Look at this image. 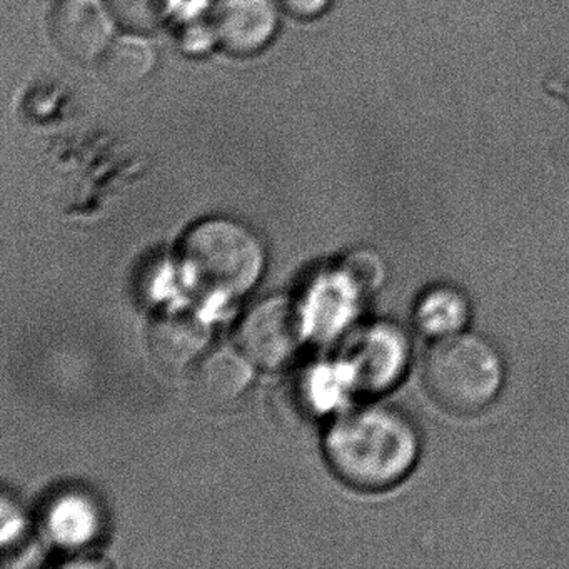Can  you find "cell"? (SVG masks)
Instances as JSON below:
<instances>
[{
    "label": "cell",
    "instance_id": "6da1fadb",
    "mask_svg": "<svg viewBox=\"0 0 569 569\" xmlns=\"http://www.w3.org/2000/svg\"><path fill=\"white\" fill-rule=\"evenodd\" d=\"M325 458L346 485L385 491L415 469L421 438L415 422L392 406L349 409L326 429Z\"/></svg>",
    "mask_w": 569,
    "mask_h": 569
},
{
    "label": "cell",
    "instance_id": "7a4b0ae2",
    "mask_svg": "<svg viewBox=\"0 0 569 569\" xmlns=\"http://www.w3.org/2000/svg\"><path fill=\"white\" fill-rule=\"evenodd\" d=\"M178 258L188 288L216 301L244 298L266 269L261 238L244 222L226 216L196 222L182 238Z\"/></svg>",
    "mask_w": 569,
    "mask_h": 569
},
{
    "label": "cell",
    "instance_id": "3957f363",
    "mask_svg": "<svg viewBox=\"0 0 569 569\" xmlns=\"http://www.w3.org/2000/svg\"><path fill=\"white\" fill-rule=\"evenodd\" d=\"M422 378L439 406L458 415H475L501 392L505 361L491 341L461 331L435 339L422 362Z\"/></svg>",
    "mask_w": 569,
    "mask_h": 569
},
{
    "label": "cell",
    "instance_id": "277c9868",
    "mask_svg": "<svg viewBox=\"0 0 569 569\" xmlns=\"http://www.w3.org/2000/svg\"><path fill=\"white\" fill-rule=\"evenodd\" d=\"M308 315L301 302L288 296H269L242 315L236 328V346L256 368L292 365L308 338Z\"/></svg>",
    "mask_w": 569,
    "mask_h": 569
},
{
    "label": "cell",
    "instance_id": "5b68a950",
    "mask_svg": "<svg viewBox=\"0 0 569 569\" xmlns=\"http://www.w3.org/2000/svg\"><path fill=\"white\" fill-rule=\"evenodd\" d=\"M411 356L408 336L391 322H375L356 332L342 349L339 372L348 388L388 391L405 376Z\"/></svg>",
    "mask_w": 569,
    "mask_h": 569
},
{
    "label": "cell",
    "instance_id": "8992f818",
    "mask_svg": "<svg viewBox=\"0 0 569 569\" xmlns=\"http://www.w3.org/2000/svg\"><path fill=\"white\" fill-rule=\"evenodd\" d=\"M116 19L108 0H58L51 34L59 51L79 64L101 61L114 42Z\"/></svg>",
    "mask_w": 569,
    "mask_h": 569
},
{
    "label": "cell",
    "instance_id": "52a82bcc",
    "mask_svg": "<svg viewBox=\"0 0 569 569\" xmlns=\"http://www.w3.org/2000/svg\"><path fill=\"white\" fill-rule=\"evenodd\" d=\"M216 44L232 56H252L266 48L279 28L272 0H218L209 16Z\"/></svg>",
    "mask_w": 569,
    "mask_h": 569
},
{
    "label": "cell",
    "instance_id": "ba28073f",
    "mask_svg": "<svg viewBox=\"0 0 569 569\" xmlns=\"http://www.w3.org/2000/svg\"><path fill=\"white\" fill-rule=\"evenodd\" d=\"M211 326L191 309L161 312L148 329V348L152 359L169 371L194 368L209 351Z\"/></svg>",
    "mask_w": 569,
    "mask_h": 569
},
{
    "label": "cell",
    "instance_id": "9c48e42d",
    "mask_svg": "<svg viewBox=\"0 0 569 569\" xmlns=\"http://www.w3.org/2000/svg\"><path fill=\"white\" fill-rule=\"evenodd\" d=\"M254 369L238 346L209 349L191 369L192 391L204 405H231L251 388Z\"/></svg>",
    "mask_w": 569,
    "mask_h": 569
},
{
    "label": "cell",
    "instance_id": "30bf717a",
    "mask_svg": "<svg viewBox=\"0 0 569 569\" xmlns=\"http://www.w3.org/2000/svg\"><path fill=\"white\" fill-rule=\"evenodd\" d=\"M104 518L101 506L89 492L68 489L52 498L46 508V536L66 551L86 548L101 535Z\"/></svg>",
    "mask_w": 569,
    "mask_h": 569
},
{
    "label": "cell",
    "instance_id": "8fae6325",
    "mask_svg": "<svg viewBox=\"0 0 569 569\" xmlns=\"http://www.w3.org/2000/svg\"><path fill=\"white\" fill-rule=\"evenodd\" d=\"M158 66V54L151 42L131 32L116 39L101 59V72L116 88H136L142 84Z\"/></svg>",
    "mask_w": 569,
    "mask_h": 569
},
{
    "label": "cell",
    "instance_id": "7c38bea8",
    "mask_svg": "<svg viewBox=\"0 0 569 569\" xmlns=\"http://www.w3.org/2000/svg\"><path fill=\"white\" fill-rule=\"evenodd\" d=\"M415 318L419 331L429 338L458 335L469 322L468 299L451 286H436L419 298Z\"/></svg>",
    "mask_w": 569,
    "mask_h": 569
},
{
    "label": "cell",
    "instance_id": "4fadbf2b",
    "mask_svg": "<svg viewBox=\"0 0 569 569\" xmlns=\"http://www.w3.org/2000/svg\"><path fill=\"white\" fill-rule=\"evenodd\" d=\"M118 24L136 34L158 31L174 11V0H108Z\"/></svg>",
    "mask_w": 569,
    "mask_h": 569
},
{
    "label": "cell",
    "instance_id": "5bb4252c",
    "mask_svg": "<svg viewBox=\"0 0 569 569\" xmlns=\"http://www.w3.org/2000/svg\"><path fill=\"white\" fill-rule=\"evenodd\" d=\"M342 272L361 292L375 291L386 278V268L378 252L359 248L349 252L341 264Z\"/></svg>",
    "mask_w": 569,
    "mask_h": 569
},
{
    "label": "cell",
    "instance_id": "9a60e30c",
    "mask_svg": "<svg viewBox=\"0 0 569 569\" xmlns=\"http://www.w3.org/2000/svg\"><path fill=\"white\" fill-rule=\"evenodd\" d=\"M28 529V518L18 502L4 496L2 499V545H16Z\"/></svg>",
    "mask_w": 569,
    "mask_h": 569
},
{
    "label": "cell",
    "instance_id": "2e32d148",
    "mask_svg": "<svg viewBox=\"0 0 569 569\" xmlns=\"http://www.w3.org/2000/svg\"><path fill=\"white\" fill-rule=\"evenodd\" d=\"M332 0H281L282 9L292 18L316 19L331 8Z\"/></svg>",
    "mask_w": 569,
    "mask_h": 569
}]
</instances>
